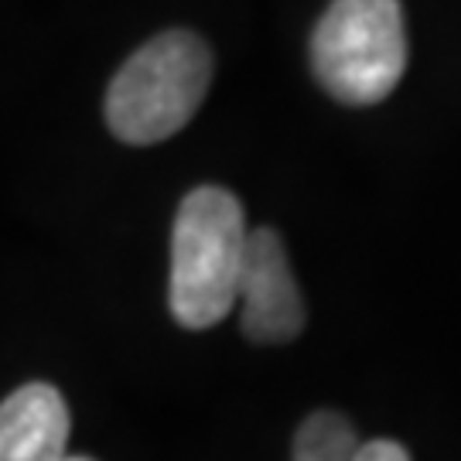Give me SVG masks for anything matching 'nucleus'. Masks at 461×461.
Masks as SVG:
<instances>
[{
	"mask_svg": "<svg viewBox=\"0 0 461 461\" xmlns=\"http://www.w3.org/2000/svg\"><path fill=\"white\" fill-rule=\"evenodd\" d=\"M312 68L321 89L346 106L383 103L407 68L400 0H331L314 24Z\"/></svg>",
	"mask_w": 461,
	"mask_h": 461,
	"instance_id": "obj_3",
	"label": "nucleus"
},
{
	"mask_svg": "<svg viewBox=\"0 0 461 461\" xmlns=\"http://www.w3.org/2000/svg\"><path fill=\"white\" fill-rule=\"evenodd\" d=\"M240 325L257 346L294 342L304 329V297L287 264V249L270 226L249 230L240 277Z\"/></svg>",
	"mask_w": 461,
	"mask_h": 461,
	"instance_id": "obj_4",
	"label": "nucleus"
},
{
	"mask_svg": "<svg viewBox=\"0 0 461 461\" xmlns=\"http://www.w3.org/2000/svg\"><path fill=\"white\" fill-rule=\"evenodd\" d=\"M247 240L243 205L232 192L202 185L182 198L171 226L167 280V308L182 329H212L240 304Z\"/></svg>",
	"mask_w": 461,
	"mask_h": 461,
	"instance_id": "obj_1",
	"label": "nucleus"
},
{
	"mask_svg": "<svg viewBox=\"0 0 461 461\" xmlns=\"http://www.w3.org/2000/svg\"><path fill=\"white\" fill-rule=\"evenodd\" d=\"M356 461H411V455L396 441H369V445L359 447Z\"/></svg>",
	"mask_w": 461,
	"mask_h": 461,
	"instance_id": "obj_7",
	"label": "nucleus"
},
{
	"mask_svg": "<svg viewBox=\"0 0 461 461\" xmlns=\"http://www.w3.org/2000/svg\"><path fill=\"white\" fill-rule=\"evenodd\" d=\"M363 441L342 413H312L294 434V458L291 461H356Z\"/></svg>",
	"mask_w": 461,
	"mask_h": 461,
	"instance_id": "obj_6",
	"label": "nucleus"
},
{
	"mask_svg": "<svg viewBox=\"0 0 461 461\" xmlns=\"http://www.w3.org/2000/svg\"><path fill=\"white\" fill-rule=\"evenodd\" d=\"M62 461H93V458H83V455H66Z\"/></svg>",
	"mask_w": 461,
	"mask_h": 461,
	"instance_id": "obj_8",
	"label": "nucleus"
},
{
	"mask_svg": "<svg viewBox=\"0 0 461 461\" xmlns=\"http://www.w3.org/2000/svg\"><path fill=\"white\" fill-rule=\"evenodd\" d=\"M212 83V51L195 32H165L133 51L106 89V127L116 140L150 148L182 131Z\"/></svg>",
	"mask_w": 461,
	"mask_h": 461,
	"instance_id": "obj_2",
	"label": "nucleus"
},
{
	"mask_svg": "<svg viewBox=\"0 0 461 461\" xmlns=\"http://www.w3.org/2000/svg\"><path fill=\"white\" fill-rule=\"evenodd\" d=\"M68 434V403L51 383H24L0 407V461H62Z\"/></svg>",
	"mask_w": 461,
	"mask_h": 461,
	"instance_id": "obj_5",
	"label": "nucleus"
}]
</instances>
